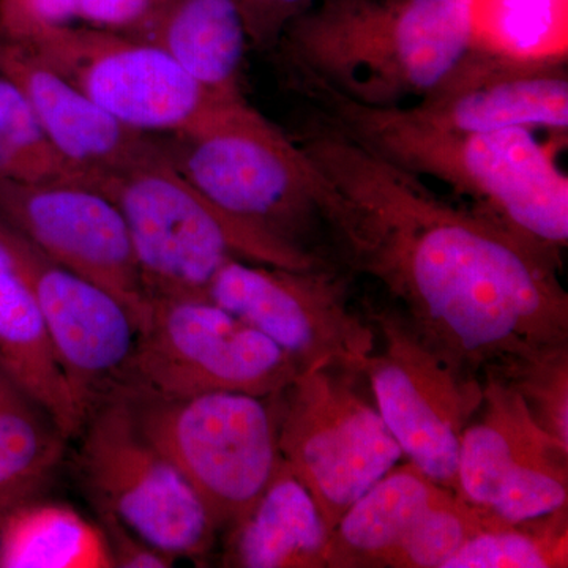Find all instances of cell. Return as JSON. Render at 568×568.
<instances>
[{"mask_svg": "<svg viewBox=\"0 0 568 568\" xmlns=\"http://www.w3.org/2000/svg\"><path fill=\"white\" fill-rule=\"evenodd\" d=\"M321 224L459 375L568 345L558 264L317 115L293 136Z\"/></svg>", "mask_w": 568, "mask_h": 568, "instance_id": "obj_1", "label": "cell"}, {"mask_svg": "<svg viewBox=\"0 0 568 568\" xmlns=\"http://www.w3.org/2000/svg\"><path fill=\"white\" fill-rule=\"evenodd\" d=\"M320 118L388 162L446 183L489 222L562 267L568 245V178L534 130L458 132L410 118L403 106L353 102L316 82H293Z\"/></svg>", "mask_w": 568, "mask_h": 568, "instance_id": "obj_2", "label": "cell"}, {"mask_svg": "<svg viewBox=\"0 0 568 568\" xmlns=\"http://www.w3.org/2000/svg\"><path fill=\"white\" fill-rule=\"evenodd\" d=\"M470 47V0H323L274 51L293 82L396 108L432 92Z\"/></svg>", "mask_w": 568, "mask_h": 568, "instance_id": "obj_3", "label": "cell"}, {"mask_svg": "<svg viewBox=\"0 0 568 568\" xmlns=\"http://www.w3.org/2000/svg\"><path fill=\"white\" fill-rule=\"evenodd\" d=\"M118 205L149 301L207 297L213 276L227 261L312 268L316 253L283 244L227 215L160 152L93 183Z\"/></svg>", "mask_w": 568, "mask_h": 568, "instance_id": "obj_4", "label": "cell"}, {"mask_svg": "<svg viewBox=\"0 0 568 568\" xmlns=\"http://www.w3.org/2000/svg\"><path fill=\"white\" fill-rule=\"evenodd\" d=\"M159 145L166 162L227 215L312 252L305 241L321 219L304 153L246 97L193 132L159 136Z\"/></svg>", "mask_w": 568, "mask_h": 568, "instance_id": "obj_5", "label": "cell"}, {"mask_svg": "<svg viewBox=\"0 0 568 568\" xmlns=\"http://www.w3.org/2000/svg\"><path fill=\"white\" fill-rule=\"evenodd\" d=\"M121 388L142 433L181 470L220 532L252 507L282 466L283 394L159 396Z\"/></svg>", "mask_w": 568, "mask_h": 568, "instance_id": "obj_6", "label": "cell"}, {"mask_svg": "<svg viewBox=\"0 0 568 568\" xmlns=\"http://www.w3.org/2000/svg\"><path fill=\"white\" fill-rule=\"evenodd\" d=\"M78 476L95 510L121 519L171 558L201 560L219 528L181 470L142 433L121 387L82 426Z\"/></svg>", "mask_w": 568, "mask_h": 568, "instance_id": "obj_7", "label": "cell"}, {"mask_svg": "<svg viewBox=\"0 0 568 568\" xmlns=\"http://www.w3.org/2000/svg\"><path fill=\"white\" fill-rule=\"evenodd\" d=\"M362 379L349 369L317 366L298 373L282 395V457L315 499L328 532L405 458Z\"/></svg>", "mask_w": 568, "mask_h": 568, "instance_id": "obj_8", "label": "cell"}, {"mask_svg": "<svg viewBox=\"0 0 568 568\" xmlns=\"http://www.w3.org/2000/svg\"><path fill=\"white\" fill-rule=\"evenodd\" d=\"M298 373L282 347L211 298L155 297L121 387L159 396H275Z\"/></svg>", "mask_w": 568, "mask_h": 568, "instance_id": "obj_9", "label": "cell"}, {"mask_svg": "<svg viewBox=\"0 0 568 568\" xmlns=\"http://www.w3.org/2000/svg\"><path fill=\"white\" fill-rule=\"evenodd\" d=\"M20 47L123 125L153 136L193 132L245 97L216 95L155 44L88 24L63 26Z\"/></svg>", "mask_w": 568, "mask_h": 568, "instance_id": "obj_10", "label": "cell"}, {"mask_svg": "<svg viewBox=\"0 0 568 568\" xmlns=\"http://www.w3.org/2000/svg\"><path fill=\"white\" fill-rule=\"evenodd\" d=\"M381 339L362 376L407 462L457 495L463 432L484 396L478 377L459 375L416 334L398 308L366 306Z\"/></svg>", "mask_w": 568, "mask_h": 568, "instance_id": "obj_11", "label": "cell"}, {"mask_svg": "<svg viewBox=\"0 0 568 568\" xmlns=\"http://www.w3.org/2000/svg\"><path fill=\"white\" fill-rule=\"evenodd\" d=\"M207 297L282 347L301 372L338 366L362 375L377 347L375 327L349 305L346 280L312 268L231 260Z\"/></svg>", "mask_w": 568, "mask_h": 568, "instance_id": "obj_12", "label": "cell"}, {"mask_svg": "<svg viewBox=\"0 0 568 568\" xmlns=\"http://www.w3.org/2000/svg\"><path fill=\"white\" fill-rule=\"evenodd\" d=\"M7 227L55 364L85 424L93 409L122 386L140 338V321L110 291L55 264Z\"/></svg>", "mask_w": 568, "mask_h": 568, "instance_id": "obj_13", "label": "cell"}, {"mask_svg": "<svg viewBox=\"0 0 568 568\" xmlns=\"http://www.w3.org/2000/svg\"><path fill=\"white\" fill-rule=\"evenodd\" d=\"M0 219L55 264L114 294L142 327L149 295L129 227L106 194L81 181H0Z\"/></svg>", "mask_w": 568, "mask_h": 568, "instance_id": "obj_14", "label": "cell"}, {"mask_svg": "<svg viewBox=\"0 0 568 568\" xmlns=\"http://www.w3.org/2000/svg\"><path fill=\"white\" fill-rule=\"evenodd\" d=\"M410 118L439 129L568 133V55L519 58L470 47L432 92L405 104Z\"/></svg>", "mask_w": 568, "mask_h": 568, "instance_id": "obj_15", "label": "cell"}, {"mask_svg": "<svg viewBox=\"0 0 568 568\" xmlns=\"http://www.w3.org/2000/svg\"><path fill=\"white\" fill-rule=\"evenodd\" d=\"M0 73L20 85L55 151L92 186L159 148V136L123 125L20 44L0 40Z\"/></svg>", "mask_w": 568, "mask_h": 568, "instance_id": "obj_16", "label": "cell"}, {"mask_svg": "<svg viewBox=\"0 0 568 568\" xmlns=\"http://www.w3.org/2000/svg\"><path fill=\"white\" fill-rule=\"evenodd\" d=\"M224 532L223 567L325 568L331 532L284 459L252 507Z\"/></svg>", "mask_w": 568, "mask_h": 568, "instance_id": "obj_17", "label": "cell"}, {"mask_svg": "<svg viewBox=\"0 0 568 568\" xmlns=\"http://www.w3.org/2000/svg\"><path fill=\"white\" fill-rule=\"evenodd\" d=\"M0 369L22 388L61 428L67 439L80 436L82 424L71 402L50 343L39 306L20 257L11 244L9 227L0 219Z\"/></svg>", "mask_w": 568, "mask_h": 568, "instance_id": "obj_18", "label": "cell"}, {"mask_svg": "<svg viewBox=\"0 0 568 568\" xmlns=\"http://www.w3.org/2000/svg\"><path fill=\"white\" fill-rule=\"evenodd\" d=\"M481 384L484 396L459 444L457 496L487 510L511 473L560 443L536 424L521 396L503 377L488 372Z\"/></svg>", "mask_w": 568, "mask_h": 568, "instance_id": "obj_19", "label": "cell"}, {"mask_svg": "<svg viewBox=\"0 0 568 568\" xmlns=\"http://www.w3.org/2000/svg\"><path fill=\"white\" fill-rule=\"evenodd\" d=\"M129 36L159 47L207 91L245 95L242 80L252 44L234 0H170Z\"/></svg>", "mask_w": 568, "mask_h": 568, "instance_id": "obj_20", "label": "cell"}, {"mask_svg": "<svg viewBox=\"0 0 568 568\" xmlns=\"http://www.w3.org/2000/svg\"><path fill=\"white\" fill-rule=\"evenodd\" d=\"M448 493L413 463H398L336 523L325 568H388L396 549Z\"/></svg>", "mask_w": 568, "mask_h": 568, "instance_id": "obj_21", "label": "cell"}, {"mask_svg": "<svg viewBox=\"0 0 568 568\" xmlns=\"http://www.w3.org/2000/svg\"><path fill=\"white\" fill-rule=\"evenodd\" d=\"M0 568H114L99 523L40 496L0 525Z\"/></svg>", "mask_w": 568, "mask_h": 568, "instance_id": "obj_22", "label": "cell"}, {"mask_svg": "<svg viewBox=\"0 0 568 568\" xmlns=\"http://www.w3.org/2000/svg\"><path fill=\"white\" fill-rule=\"evenodd\" d=\"M67 440L50 414L0 369V491L47 488Z\"/></svg>", "mask_w": 568, "mask_h": 568, "instance_id": "obj_23", "label": "cell"}, {"mask_svg": "<svg viewBox=\"0 0 568 568\" xmlns=\"http://www.w3.org/2000/svg\"><path fill=\"white\" fill-rule=\"evenodd\" d=\"M473 47L519 58L568 55V0H470Z\"/></svg>", "mask_w": 568, "mask_h": 568, "instance_id": "obj_24", "label": "cell"}, {"mask_svg": "<svg viewBox=\"0 0 568 568\" xmlns=\"http://www.w3.org/2000/svg\"><path fill=\"white\" fill-rule=\"evenodd\" d=\"M568 566L567 506L529 521L480 530L444 568H560Z\"/></svg>", "mask_w": 568, "mask_h": 568, "instance_id": "obj_25", "label": "cell"}, {"mask_svg": "<svg viewBox=\"0 0 568 568\" xmlns=\"http://www.w3.org/2000/svg\"><path fill=\"white\" fill-rule=\"evenodd\" d=\"M0 181L91 183L55 151L28 97L3 73H0Z\"/></svg>", "mask_w": 568, "mask_h": 568, "instance_id": "obj_26", "label": "cell"}, {"mask_svg": "<svg viewBox=\"0 0 568 568\" xmlns=\"http://www.w3.org/2000/svg\"><path fill=\"white\" fill-rule=\"evenodd\" d=\"M568 447L552 446L536 455L500 484L487 508L500 521H529L568 503Z\"/></svg>", "mask_w": 568, "mask_h": 568, "instance_id": "obj_27", "label": "cell"}, {"mask_svg": "<svg viewBox=\"0 0 568 568\" xmlns=\"http://www.w3.org/2000/svg\"><path fill=\"white\" fill-rule=\"evenodd\" d=\"M488 372L514 387L536 424L568 447V345Z\"/></svg>", "mask_w": 568, "mask_h": 568, "instance_id": "obj_28", "label": "cell"}, {"mask_svg": "<svg viewBox=\"0 0 568 568\" xmlns=\"http://www.w3.org/2000/svg\"><path fill=\"white\" fill-rule=\"evenodd\" d=\"M80 0H0V40L29 44L78 21Z\"/></svg>", "mask_w": 568, "mask_h": 568, "instance_id": "obj_29", "label": "cell"}, {"mask_svg": "<svg viewBox=\"0 0 568 568\" xmlns=\"http://www.w3.org/2000/svg\"><path fill=\"white\" fill-rule=\"evenodd\" d=\"M313 2L315 0H234L250 44L261 51H274L286 29L313 9Z\"/></svg>", "mask_w": 568, "mask_h": 568, "instance_id": "obj_30", "label": "cell"}, {"mask_svg": "<svg viewBox=\"0 0 568 568\" xmlns=\"http://www.w3.org/2000/svg\"><path fill=\"white\" fill-rule=\"evenodd\" d=\"M170 0H80L78 21L92 28L133 33Z\"/></svg>", "mask_w": 568, "mask_h": 568, "instance_id": "obj_31", "label": "cell"}, {"mask_svg": "<svg viewBox=\"0 0 568 568\" xmlns=\"http://www.w3.org/2000/svg\"><path fill=\"white\" fill-rule=\"evenodd\" d=\"M97 523L106 538L114 568H170L175 559L138 536L121 519L108 511L97 510Z\"/></svg>", "mask_w": 568, "mask_h": 568, "instance_id": "obj_32", "label": "cell"}, {"mask_svg": "<svg viewBox=\"0 0 568 568\" xmlns=\"http://www.w3.org/2000/svg\"><path fill=\"white\" fill-rule=\"evenodd\" d=\"M41 491H43V489H2V491H0V525H2L3 519H6L7 515H9L14 507L20 506V504L26 503V500L32 499V497L40 496Z\"/></svg>", "mask_w": 568, "mask_h": 568, "instance_id": "obj_33", "label": "cell"}]
</instances>
